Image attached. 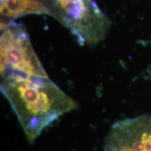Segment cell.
<instances>
[{"label": "cell", "mask_w": 151, "mask_h": 151, "mask_svg": "<svg viewBox=\"0 0 151 151\" xmlns=\"http://www.w3.org/2000/svg\"><path fill=\"white\" fill-rule=\"evenodd\" d=\"M1 90L30 143L59 117L77 106L74 100L52 82L47 74L1 76Z\"/></svg>", "instance_id": "1"}, {"label": "cell", "mask_w": 151, "mask_h": 151, "mask_svg": "<svg viewBox=\"0 0 151 151\" xmlns=\"http://www.w3.org/2000/svg\"><path fill=\"white\" fill-rule=\"evenodd\" d=\"M18 73L46 74L23 28L15 24L3 23L1 75Z\"/></svg>", "instance_id": "2"}, {"label": "cell", "mask_w": 151, "mask_h": 151, "mask_svg": "<svg viewBox=\"0 0 151 151\" xmlns=\"http://www.w3.org/2000/svg\"><path fill=\"white\" fill-rule=\"evenodd\" d=\"M104 151H151V115L115 123L105 140Z\"/></svg>", "instance_id": "3"}, {"label": "cell", "mask_w": 151, "mask_h": 151, "mask_svg": "<svg viewBox=\"0 0 151 151\" xmlns=\"http://www.w3.org/2000/svg\"><path fill=\"white\" fill-rule=\"evenodd\" d=\"M1 14L16 18L28 14H50L44 4L36 0H1Z\"/></svg>", "instance_id": "4"}]
</instances>
